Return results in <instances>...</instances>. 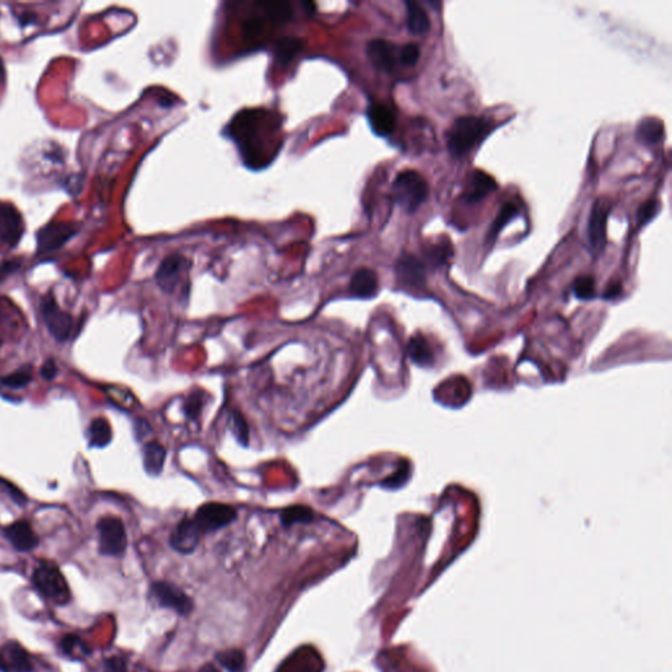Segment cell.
Instances as JSON below:
<instances>
[{"mask_svg": "<svg viewBox=\"0 0 672 672\" xmlns=\"http://www.w3.org/2000/svg\"><path fill=\"white\" fill-rule=\"evenodd\" d=\"M492 120L479 116H461L447 131V146L455 158L464 156L473 150L492 130Z\"/></svg>", "mask_w": 672, "mask_h": 672, "instance_id": "6da1fadb", "label": "cell"}, {"mask_svg": "<svg viewBox=\"0 0 672 672\" xmlns=\"http://www.w3.org/2000/svg\"><path fill=\"white\" fill-rule=\"evenodd\" d=\"M32 585L38 594L52 603L66 605L71 602L69 583L54 562L43 560L37 565L32 574Z\"/></svg>", "mask_w": 672, "mask_h": 672, "instance_id": "7a4b0ae2", "label": "cell"}, {"mask_svg": "<svg viewBox=\"0 0 672 672\" xmlns=\"http://www.w3.org/2000/svg\"><path fill=\"white\" fill-rule=\"evenodd\" d=\"M393 197L407 213H414L428 197V184L416 171L405 170L393 183Z\"/></svg>", "mask_w": 672, "mask_h": 672, "instance_id": "3957f363", "label": "cell"}, {"mask_svg": "<svg viewBox=\"0 0 672 672\" xmlns=\"http://www.w3.org/2000/svg\"><path fill=\"white\" fill-rule=\"evenodd\" d=\"M99 551L103 556L121 557L128 546L125 526L119 517H102L97 523Z\"/></svg>", "mask_w": 672, "mask_h": 672, "instance_id": "277c9868", "label": "cell"}, {"mask_svg": "<svg viewBox=\"0 0 672 672\" xmlns=\"http://www.w3.org/2000/svg\"><path fill=\"white\" fill-rule=\"evenodd\" d=\"M235 519L237 511L233 506L224 503H207L197 509L193 521L201 533H209L232 524Z\"/></svg>", "mask_w": 672, "mask_h": 672, "instance_id": "5b68a950", "label": "cell"}, {"mask_svg": "<svg viewBox=\"0 0 672 672\" xmlns=\"http://www.w3.org/2000/svg\"><path fill=\"white\" fill-rule=\"evenodd\" d=\"M41 314L46 327L54 339L58 342H66L74 326V320L69 313L60 309L54 297H48L41 305Z\"/></svg>", "mask_w": 672, "mask_h": 672, "instance_id": "8992f818", "label": "cell"}, {"mask_svg": "<svg viewBox=\"0 0 672 672\" xmlns=\"http://www.w3.org/2000/svg\"><path fill=\"white\" fill-rule=\"evenodd\" d=\"M151 595L161 607L170 608L181 616H188L193 611V602L179 587L168 582H156L151 585Z\"/></svg>", "mask_w": 672, "mask_h": 672, "instance_id": "52a82bcc", "label": "cell"}, {"mask_svg": "<svg viewBox=\"0 0 672 672\" xmlns=\"http://www.w3.org/2000/svg\"><path fill=\"white\" fill-rule=\"evenodd\" d=\"M188 260L181 255L167 256L156 271V284L166 293H173L180 283L183 275L188 271Z\"/></svg>", "mask_w": 672, "mask_h": 672, "instance_id": "ba28073f", "label": "cell"}, {"mask_svg": "<svg viewBox=\"0 0 672 672\" xmlns=\"http://www.w3.org/2000/svg\"><path fill=\"white\" fill-rule=\"evenodd\" d=\"M31 655L16 641H9L0 647V672H33Z\"/></svg>", "mask_w": 672, "mask_h": 672, "instance_id": "9c48e42d", "label": "cell"}, {"mask_svg": "<svg viewBox=\"0 0 672 672\" xmlns=\"http://www.w3.org/2000/svg\"><path fill=\"white\" fill-rule=\"evenodd\" d=\"M611 207L604 200H596L588 220V239L595 251L603 250L607 243V220Z\"/></svg>", "mask_w": 672, "mask_h": 672, "instance_id": "30bf717a", "label": "cell"}, {"mask_svg": "<svg viewBox=\"0 0 672 672\" xmlns=\"http://www.w3.org/2000/svg\"><path fill=\"white\" fill-rule=\"evenodd\" d=\"M24 233V224L18 210L9 204H0V244L15 247Z\"/></svg>", "mask_w": 672, "mask_h": 672, "instance_id": "8fae6325", "label": "cell"}, {"mask_svg": "<svg viewBox=\"0 0 672 672\" xmlns=\"http://www.w3.org/2000/svg\"><path fill=\"white\" fill-rule=\"evenodd\" d=\"M367 55L376 69L391 72L399 63V46L381 38L372 40L367 45Z\"/></svg>", "mask_w": 672, "mask_h": 672, "instance_id": "7c38bea8", "label": "cell"}, {"mask_svg": "<svg viewBox=\"0 0 672 672\" xmlns=\"http://www.w3.org/2000/svg\"><path fill=\"white\" fill-rule=\"evenodd\" d=\"M396 273L398 281L406 286L423 288L426 285V266L414 255L403 254L398 259Z\"/></svg>", "mask_w": 672, "mask_h": 672, "instance_id": "4fadbf2b", "label": "cell"}, {"mask_svg": "<svg viewBox=\"0 0 672 672\" xmlns=\"http://www.w3.org/2000/svg\"><path fill=\"white\" fill-rule=\"evenodd\" d=\"M200 534L201 532L198 531L193 519H183L170 536V543L176 552L190 554L197 548Z\"/></svg>", "mask_w": 672, "mask_h": 672, "instance_id": "5bb4252c", "label": "cell"}, {"mask_svg": "<svg viewBox=\"0 0 672 672\" xmlns=\"http://www.w3.org/2000/svg\"><path fill=\"white\" fill-rule=\"evenodd\" d=\"M4 536L18 552H32L40 543L33 528L26 520H18L6 526Z\"/></svg>", "mask_w": 672, "mask_h": 672, "instance_id": "9a60e30c", "label": "cell"}, {"mask_svg": "<svg viewBox=\"0 0 672 672\" xmlns=\"http://www.w3.org/2000/svg\"><path fill=\"white\" fill-rule=\"evenodd\" d=\"M368 120L372 129L381 137H388L396 129V114L385 104H372L368 109Z\"/></svg>", "mask_w": 672, "mask_h": 672, "instance_id": "2e32d148", "label": "cell"}, {"mask_svg": "<svg viewBox=\"0 0 672 672\" xmlns=\"http://www.w3.org/2000/svg\"><path fill=\"white\" fill-rule=\"evenodd\" d=\"M349 292L357 298L368 300L379 292V277L369 268H360L354 273L349 283Z\"/></svg>", "mask_w": 672, "mask_h": 672, "instance_id": "e0dca14e", "label": "cell"}, {"mask_svg": "<svg viewBox=\"0 0 672 672\" xmlns=\"http://www.w3.org/2000/svg\"><path fill=\"white\" fill-rule=\"evenodd\" d=\"M498 185L489 173H483L481 170H475L469 176L466 185L465 198L470 202L481 201L492 192L497 190Z\"/></svg>", "mask_w": 672, "mask_h": 672, "instance_id": "ac0fdd59", "label": "cell"}, {"mask_svg": "<svg viewBox=\"0 0 672 672\" xmlns=\"http://www.w3.org/2000/svg\"><path fill=\"white\" fill-rule=\"evenodd\" d=\"M166 449L162 444L158 441H150L143 447L142 456H143V467L146 470L147 475H161L163 470L164 462H166Z\"/></svg>", "mask_w": 672, "mask_h": 672, "instance_id": "d6986e66", "label": "cell"}, {"mask_svg": "<svg viewBox=\"0 0 672 672\" xmlns=\"http://www.w3.org/2000/svg\"><path fill=\"white\" fill-rule=\"evenodd\" d=\"M406 11H407V28L408 31L415 36L426 35L430 28L431 23L428 15L424 9L413 0H406Z\"/></svg>", "mask_w": 672, "mask_h": 672, "instance_id": "ffe728a7", "label": "cell"}, {"mask_svg": "<svg viewBox=\"0 0 672 672\" xmlns=\"http://www.w3.org/2000/svg\"><path fill=\"white\" fill-rule=\"evenodd\" d=\"M636 134H637L638 141L646 145L659 143L663 139V122L654 117H646L638 124Z\"/></svg>", "mask_w": 672, "mask_h": 672, "instance_id": "44dd1931", "label": "cell"}, {"mask_svg": "<svg viewBox=\"0 0 672 672\" xmlns=\"http://www.w3.org/2000/svg\"><path fill=\"white\" fill-rule=\"evenodd\" d=\"M88 436L92 448H105L112 441L111 424L104 418H96L90 424Z\"/></svg>", "mask_w": 672, "mask_h": 672, "instance_id": "7402d4cb", "label": "cell"}, {"mask_svg": "<svg viewBox=\"0 0 672 672\" xmlns=\"http://www.w3.org/2000/svg\"><path fill=\"white\" fill-rule=\"evenodd\" d=\"M302 48H303V43L300 38L284 37L278 40L275 45V55H276L277 62L281 66L289 65L297 57V54L301 52Z\"/></svg>", "mask_w": 672, "mask_h": 672, "instance_id": "603a6c76", "label": "cell"}, {"mask_svg": "<svg viewBox=\"0 0 672 672\" xmlns=\"http://www.w3.org/2000/svg\"><path fill=\"white\" fill-rule=\"evenodd\" d=\"M280 519H281V524L288 528L294 524H309L311 521H314L315 514L308 506L296 504V506H291L283 509L280 514Z\"/></svg>", "mask_w": 672, "mask_h": 672, "instance_id": "cb8c5ba5", "label": "cell"}, {"mask_svg": "<svg viewBox=\"0 0 672 672\" xmlns=\"http://www.w3.org/2000/svg\"><path fill=\"white\" fill-rule=\"evenodd\" d=\"M408 354L415 364L422 367H428L433 362L431 347L422 335L411 337L408 343Z\"/></svg>", "mask_w": 672, "mask_h": 672, "instance_id": "d4e9b609", "label": "cell"}, {"mask_svg": "<svg viewBox=\"0 0 672 672\" xmlns=\"http://www.w3.org/2000/svg\"><path fill=\"white\" fill-rule=\"evenodd\" d=\"M60 651L72 659H83L91 654V649L77 634H66L60 638Z\"/></svg>", "mask_w": 672, "mask_h": 672, "instance_id": "484cf974", "label": "cell"}, {"mask_svg": "<svg viewBox=\"0 0 672 672\" xmlns=\"http://www.w3.org/2000/svg\"><path fill=\"white\" fill-rule=\"evenodd\" d=\"M517 213H519V210H517L516 205L512 204V202H507V204H504L503 207H500L499 213H498V216L495 217L492 227L487 233L486 242L494 243L495 239L498 238L500 232H502V229L509 224L514 217H516Z\"/></svg>", "mask_w": 672, "mask_h": 672, "instance_id": "4316f807", "label": "cell"}, {"mask_svg": "<svg viewBox=\"0 0 672 672\" xmlns=\"http://www.w3.org/2000/svg\"><path fill=\"white\" fill-rule=\"evenodd\" d=\"M216 661L229 672H243L246 668V655L238 649L217 653Z\"/></svg>", "mask_w": 672, "mask_h": 672, "instance_id": "83f0119b", "label": "cell"}, {"mask_svg": "<svg viewBox=\"0 0 672 672\" xmlns=\"http://www.w3.org/2000/svg\"><path fill=\"white\" fill-rule=\"evenodd\" d=\"M71 234H72V229L67 224H50L49 227L43 229L40 233L41 237L38 238V242L43 250H52L60 246V242L57 239L58 235L70 237Z\"/></svg>", "mask_w": 672, "mask_h": 672, "instance_id": "f1b7e54d", "label": "cell"}, {"mask_svg": "<svg viewBox=\"0 0 672 672\" xmlns=\"http://www.w3.org/2000/svg\"><path fill=\"white\" fill-rule=\"evenodd\" d=\"M453 255V247L449 241L432 243L426 249V258L432 266L439 267Z\"/></svg>", "mask_w": 672, "mask_h": 672, "instance_id": "f546056e", "label": "cell"}, {"mask_svg": "<svg viewBox=\"0 0 672 672\" xmlns=\"http://www.w3.org/2000/svg\"><path fill=\"white\" fill-rule=\"evenodd\" d=\"M31 379H32V365L26 364L24 367L18 368V371L0 379V384L7 388L20 389L26 386L31 382Z\"/></svg>", "mask_w": 672, "mask_h": 672, "instance_id": "4dcf8cb0", "label": "cell"}, {"mask_svg": "<svg viewBox=\"0 0 672 672\" xmlns=\"http://www.w3.org/2000/svg\"><path fill=\"white\" fill-rule=\"evenodd\" d=\"M267 11L268 16L275 23H286L292 18V7L288 1H268L263 4Z\"/></svg>", "mask_w": 672, "mask_h": 672, "instance_id": "1f68e13d", "label": "cell"}, {"mask_svg": "<svg viewBox=\"0 0 672 672\" xmlns=\"http://www.w3.org/2000/svg\"><path fill=\"white\" fill-rule=\"evenodd\" d=\"M573 291L579 300H591L595 296V280L591 276L578 277Z\"/></svg>", "mask_w": 672, "mask_h": 672, "instance_id": "d6a6232c", "label": "cell"}, {"mask_svg": "<svg viewBox=\"0 0 672 672\" xmlns=\"http://www.w3.org/2000/svg\"><path fill=\"white\" fill-rule=\"evenodd\" d=\"M659 209H661V204H659L658 200H655V198L647 200L646 202H644L641 207L638 209V226L642 227V226L649 224L659 213Z\"/></svg>", "mask_w": 672, "mask_h": 672, "instance_id": "836d02e7", "label": "cell"}, {"mask_svg": "<svg viewBox=\"0 0 672 672\" xmlns=\"http://www.w3.org/2000/svg\"><path fill=\"white\" fill-rule=\"evenodd\" d=\"M230 428L233 431L234 436L238 439L242 445L249 444V427L244 418L239 413L234 411L230 416Z\"/></svg>", "mask_w": 672, "mask_h": 672, "instance_id": "e575fe53", "label": "cell"}, {"mask_svg": "<svg viewBox=\"0 0 672 672\" xmlns=\"http://www.w3.org/2000/svg\"><path fill=\"white\" fill-rule=\"evenodd\" d=\"M419 57L421 50L415 43H406L399 48V63L403 66H414Z\"/></svg>", "mask_w": 672, "mask_h": 672, "instance_id": "d590c367", "label": "cell"}, {"mask_svg": "<svg viewBox=\"0 0 672 672\" xmlns=\"http://www.w3.org/2000/svg\"><path fill=\"white\" fill-rule=\"evenodd\" d=\"M407 478H408V466L403 462V465L401 466L394 475L388 477L381 484L386 489H398L407 481Z\"/></svg>", "mask_w": 672, "mask_h": 672, "instance_id": "8d00e7d4", "label": "cell"}, {"mask_svg": "<svg viewBox=\"0 0 672 672\" xmlns=\"http://www.w3.org/2000/svg\"><path fill=\"white\" fill-rule=\"evenodd\" d=\"M104 672H128L126 661L120 655H113L104 661Z\"/></svg>", "mask_w": 672, "mask_h": 672, "instance_id": "74e56055", "label": "cell"}, {"mask_svg": "<svg viewBox=\"0 0 672 672\" xmlns=\"http://www.w3.org/2000/svg\"><path fill=\"white\" fill-rule=\"evenodd\" d=\"M201 407H202V398H201V396L192 394V396L187 399L185 406H184L185 414H187V416L190 418V419H195V418H197L198 414H200Z\"/></svg>", "mask_w": 672, "mask_h": 672, "instance_id": "f35d334b", "label": "cell"}, {"mask_svg": "<svg viewBox=\"0 0 672 672\" xmlns=\"http://www.w3.org/2000/svg\"><path fill=\"white\" fill-rule=\"evenodd\" d=\"M0 486H1L6 492H9L11 499L13 500V502H16L20 506H21V504H26V497L23 492L18 490L16 486H13L12 483H9V481H6V479H3V478H0Z\"/></svg>", "mask_w": 672, "mask_h": 672, "instance_id": "ab89813d", "label": "cell"}, {"mask_svg": "<svg viewBox=\"0 0 672 672\" xmlns=\"http://www.w3.org/2000/svg\"><path fill=\"white\" fill-rule=\"evenodd\" d=\"M57 373H58V367H57V362H54V359H48L43 362L40 371V374L43 379L52 381L53 379L57 377Z\"/></svg>", "mask_w": 672, "mask_h": 672, "instance_id": "60d3db41", "label": "cell"}, {"mask_svg": "<svg viewBox=\"0 0 672 672\" xmlns=\"http://www.w3.org/2000/svg\"><path fill=\"white\" fill-rule=\"evenodd\" d=\"M263 32V23L259 18H250L244 24V33L247 37H256Z\"/></svg>", "mask_w": 672, "mask_h": 672, "instance_id": "b9f144b4", "label": "cell"}, {"mask_svg": "<svg viewBox=\"0 0 672 672\" xmlns=\"http://www.w3.org/2000/svg\"><path fill=\"white\" fill-rule=\"evenodd\" d=\"M20 267L18 261H6L0 266V281H3L6 277L13 273L18 268Z\"/></svg>", "mask_w": 672, "mask_h": 672, "instance_id": "7bdbcfd3", "label": "cell"}, {"mask_svg": "<svg viewBox=\"0 0 672 672\" xmlns=\"http://www.w3.org/2000/svg\"><path fill=\"white\" fill-rule=\"evenodd\" d=\"M147 432H150V426L145 421H137L136 422V435L139 439H142L146 436Z\"/></svg>", "mask_w": 672, "mask_h": 672, "instance_id": "ee69618b", "label": "cell"}, {"mask_svg": "<svg viewBox=\"0 0 672 672\" xmlns=\"http://www.w3.org/2000/svg\"><path fill=\"white\" fill-rule=\"evenodd\" d=\"M620 293V283H613V284L608 285V288H607V291H605V293H604V297H605V298H614V297H617Z\"/></svg>", "mask_w": 672, "mask_h": 672, "instance_id": "f6af8a7d", "label": "cell"}, {"mask_svg": "<svg viewBox=\"0 0 672 672\" xmlns=\"http://www.w3.org/2000/svg\"><path fill=\"white\" fill-rule=\"evenodd\" d=\"M198 672H220V670L217 668L216 666H213L212 663H207L205 664V666H202V667L198 670Z\"/></svg>", "mask_w": 672, "mask_h": 672, "instance_id": "bcb514c9", "label": "cell"}, {"mask_svg": "<svg viewBox=\"0 0 672 672\" xmlns=\"http://www.w3.org/2000/svg\"><path fill=\"white\" fill-rule=\"evenodd\" d=\"M3 315H4V309H3V306H1V303H0V320L3 319Z\"/></svg>", "mask_w": 672, "mask_h": 672, "instance_id": "7dc6e473", "label": "cell"}, {"mask_svg": "<svg viewBox=\"0 0 672 672\" xmlns=\"http://www.w3.org/2000/svg\"><path fill=\"white\" fill-rule=\"evenodd\" d=\"M0 345H1V342H0Z\"/></svg>", "mask_w": 672, "mask_h": 672, "instance_id": "c3c4849f", "label": "cell"}]
</instances>
